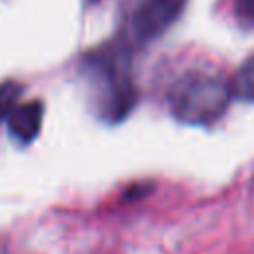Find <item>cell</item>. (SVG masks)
<instances>
[{
    "instance_id": "6",
    "label": "cell",
    "mask_w": 254,
    "mask_h": 254,
    "mask_svg": "<svg viewBox=\"0 0 254 254\" xmlns=\"http://www.w3.org/2000/svg\"><path fill=\"white\" fill-rule=\"evenodd\" d=\"M20 91H22L20 83H16L12 79L0 83V121L2 119H8V115L14 111Z\"/></svg>"
},
{
    "instance_id": "5",
    "label": "cell",
    "mask_w": 254,
    "mask_h": 254,
    "mask_svg": "<svg viewBox=\"0 0 254 254\" xmlns=\"http://www.w3.org/2000/svg\"><path fill=\"white\" fill-rule=\"evenodd\" d=\"M230 87L232 97H238L242 101H254V56L244 60V64L234 73Z\"/></svg>"
},
{
    "instance_id": "2",
    "label": "cell",
    "mask_w": 254,
    "mask_h": 254,
    "mask_svg": "<svg viewBox=\"0 0 254 254\" xmlns=\"http://www.w3.org/2000/svg\"><path fill=\"white\" fill-rule=\"evenodd\" d=\"M85 64L93 83L97 111L105 121H121L125 115H129L135 103L127 50L121 46L103 48L93 52Z\"/></svg>"
},
{
    "instance_id": "4",
    "label": "cell",
    "mask_w": 254,
    "mask_h": 254,
    "mask_svg": "<svg viewBox=\"0 0 254 254\" xmlns=\"http://www.w3.org/2000/svg\"><path fill=\"white\" fill-rule=\"evenodd\" d=\"M44 119V105L42 101H28L22 105H16L14 111L8 115V129L14 139L20 143H32L40 129Z\"/></svg>"
},
{
    "instance_id": "8",
    "label": "cell",
    "mask_w": 254,
    "mask_h": 254,
    "mask_svg": "<svg viewBox=\"0 0 254 254\" xmlns=\"http://www.w3.org/2000/svg\"><path fill=\"white\" fill-rule=\"evenodd\" d=\"M0 254H6V250H4V246L0 244Z\"/></svg>"
},
{
    "instance_id": "7",
    "label": "cell",
    "mask_w": 254,
    "mask_h": 254,
    "mask_svg": "<svg viewBox=\"0 0 254 254\" xmlns=\"http://www.w3.org/2000/svg\"><path fill=\"white\" fill-rule=\"evenodd\" d=\"M236 12L244 22L254 26V0H236Z\"/></svg>"
},
{
    "instance_id": "1",
    "label": "cell",
    "mask_w": 254,
    "mask_h": 254,
    "mask_svg": "<svg viewBox=\"0 0 254 254\" xmlns=\"http://www.w3.org/2000/svg\"><path fill=\"white\" fill-rule=\"evenodd\" d=\"M232 99L230 81L212 69H190L169 89L173 115L189 125H210L222 117Z\"/></svg>"
},
{
    "instance_id": "3",
    "label": "cell",
    "mask_w": 254,
    "mask_h": 254,
    "mask_svg": "<svg viewBox=\"0 0 254 254\" xmlns=\"http://www.w3.org/2000/svg\"><path fill=\"white\" fill-rule=\"evenodd\" d=\"M187 0H141L131 16V32L139 42L159 38L179 20Z\"/></svg>"
}]
</instances>
